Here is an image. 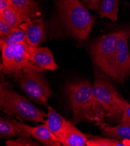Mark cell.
I'll list each match as a JSON object with an SVG mask.
<instances>
[{"mask_svg": "<svg viewBox=\"0 0 130 146\" xmlns=\"http://www.w3.org/2000/svg\"><path fill=\"white\" fill-rule=\"evenodd\" d=\"M11 5L18 8H37L35 0H10Z\"/></svg>", "mask_w": 130, "mask_h": 146, "instance_id": "44dd1931", "label": "cell"}, {"mask_svg": "<svg viewBox=\"0 0 130 146\" xmlns=\"http://www.w3.org/2000/svg\"><path fill=\"white\" fill-rule=\"evenodd\" d=\"M10 0H0V12L11 6Z\"/></svg>", "mask_w": 130, "mask_h": 146, "instance_id": "d4e9b609", "label": "cell"}, {"mask_svg": "<svg viewBox=\"0 0 130 146\" xmlns=\"http://www.w3.org/2000/svg\"><path fill=\"white\" fill-rule=\"evenodd\" d=\"M101 1V0H82V3L88 9L97 11L99 9Z\"/></svg>", "mask_w": 130, "mask_h": 146, "instance_id": "603a6c76", "label": "cell"}, {"mask_svg": "<svg viewBox=\"0 0 130 146\" xmlns=\"http://www.w3.org/2000/svg\"><path fill=\"white\" fill-rule=\"evenodd\" d=\"M106 75L98 67L95 68L92 90L105 111V117L114 122H121L124 111L128 104L119 94Z\"/></svg>", "mask_w": 130, "mask_h": 146, "instance_id": "3957f363", "label": "cell"}, {"mask_svg": "<svg viewBox=\"0 0 130 146\" xmlns=\"http://www.w3.org/2000/svg\"><path fill=\"white\" fill-rule=\"evenodd\" d=\"M26 42V35L19 27H14L6 36L0 38L1 49L6 46Z\"/></svg>", "mask_w": 130, "mask_h": 146, "instance_id": "ac0fdd59", "label": "cell"}, {"mask_svg": "<svg viewBox=\"0 0 130 146\" xmlns=\"http://www.w3.org/2000/svg\"><path fill=\"white\" fill-rule=\"evenodd\" d=\"M63 21L70 34L79 40L86 39L95 18L79 0H55Z\"/></svg>", "mask_w": 130, "mask_h": 146, "instance_id": "7a4b0ae2", "label": "cell"}, {"mask_svg": "<svg viewBox=\"0 0 130 146\" xmlns=\"http://www.w3.org/2000/svg\"><path fill=\"white\" fill-rule=\"evenodd\" d=\"M119 0H102L99 13L102 18H107L113 22L117 20Z\"/></svg>", "mask_w": 130, "mask_h": 146, "instance_id": "e0dca14e", "label": "cell"}, {"mask_svg": "<svg viewBox=\"0 0 130 146\" xmlns=\"http://www.w3.org/2000/svg\"><path fill=\"white\" fill-rule=\"evenodd\" d=\"M26 42L4 46L1 48L3 70L5 74L17 76L29 61Z\"/></svg>", "mask_w": 130, "mask_h": 146, "instance_id": "52a82bcc", "label": "cell"}, {"mask_svg": "<svg viewBox=\"0 0 130 146\" xmlns=\"http://www.w3.org/2000/svg\"><path fill=\"white\" fill-rule=\"evenodd\" d=\"M32 127L22 122L12 119L1 117L0 118V136L8 137L18 136L30 137Z\"/></svg>", "mask_w": 130, "mask_h": 146, "instance_id": "8fae6325", "label": "cell"}, {"mask_svg": "<svg viewBox=\"0 0 130 146\" xmlns=\"http://www.w3.org/2000/svg\"><path fill=\"white\" fill-rule=\"evenodd\" d=\"M119 32H111L99 38L91 47L94 64L107 75L113 77V65Z\"/></svg>", "mask_w": 130, "mask_h": 146, "instance_id": "8992f818", "label": "cell"}, {"mask_svg": "<svg viewBox=\"0 0 130 146\" xmlns=\"http://www.w3.org/2000/svg\"><path fill=\"white\" fill-rule=\"evenodd\" d=\"M130 74V54L124 31L119 32L118 45L113 65V78L124 82Z\"/></svg>", "mask_w": 130, "mask_h": 146, "instance_id": "ba28073f", "label": "cell"}, {"mask_svg": "<svg viewBox=\"0 0 130 146\" xmlns=\"http://www.w3.org/2000/svg\"><path fill=\"white\" fill-rule=\"evenodd\" d=\"M31 134L35 139L45 145L60 146L61 145L59 139L46 123L32 127Z\"/></svg>", "mask_w": 130, "mask_h": 146, "instance_id": "5bb4252c", "label": "cell"}, {"mask_svg": "<svg viewBox=\"0 0 130 146\" xmlns=\"http://www.w3.org/2000/svg\"><path fill=\"white\" fill-rule=\"evenodd\" d=\"M0 107L9 115L35 122H46L45 112L39 109L26 97L17 93L5 84L0 85Z\"/></svg>", "mask_w": 130, "mask_h": 146, "instance_id": "5b68a950", "label": "cell"}, {"mask_svg": "<svg viewBox=\"0 0 130 146\" xmlns=\"http://www.w3.org/2000/svg\"><path fill=\"white\" fill-rule=\"evenodd\" d=\"M88 146H126L121 140L115 138L91 137L86 142Z\"/></svg>", "mask_w": 130, "mask_h": 146, "instance_id": "d6986e66", "label": "cell"}, {"mask_svg": "<svg viewBox=\"0 0 130 146\" xmlns=\"http://www.w3.org/2000/svg\"><path fill=\"white\" fill-rule=\"evenodd\" d=\"M13 27L9 25L2 17H0V38L7 35Z\"/></svg>", "mask_w": 130, "mask_h": 146, "instance_id": "7402d4cb", "label": "cell"}, {"mask_svg": "<svg viewBox=\"0 0 130 146\" xmlns=\"http://www.w3.org/2000/svg\"><path fill=\"white\" fill-rule=\"evenodd\" d=\"M39 16L37 8H18L11 5L0 12L2 17L13 28Z\"/></svg>", "mask_w": 130, "mask_h": 146, "instance_id": "9c48e42d", "label": "cell"}, {"mask_svg": "<svg viewBox=\"0 0 130 146\" xmlns=\"http://www.w3.org/2000/svg\"><path fill=\"white\" fill-rule=\"evenodd\" d=\"M47 118L45 123L51 132L59 137L67 126L69 121H67L50 106L48 107Z\"/></svg>", "mask_w": 130, "mask_h": 146, "instance_id": "9a60e30c", "label": "cell"}, {"mask_svg": "<svg viewBox=\"0 0 130 146\" xmlns=\"http://www.w3.org/2000/svg\"><path fill=\"white\" fill-rule=\"evenodd\" d=\"M19 27L25 33L26 42L30 46L38 47L45 38V23L41 19L24 22L19 26Z\"/></svg>", "mask_w": 130, "mask_h": 146, "instance_id": "7c38bea8", "label": "cell"}, {"mask_svg": "<svg viewBox=\"0 0 130 146\" xmlns=\"http://www.w3.org/2000/svg\"><path fill=\"white\" fill-rule=\"evenodd\" d=\"M29 137H19V139L14 140H8L6 142L7 146H39L37 143L29 139Z\"/></svg>", "mask_w": 130, "mask_h": 146, "instance_id": "ffe728a7", "label": "cell"}, {"mask_svg": "<svg viewBox=\"0 0 130 146\" xmlns=\"http://www.w3.org/2000/svg\"><path fill=\"white\" fill-rule=\"evenodd\" d=\"M58 139L64 146H85L88 140L87 136L70 122Z\"/></svg>", "mask_w": 130, "mask_h": 146, "instance_id": "4fadbf2b", "label": "cell"}, {"mask_svg": "<svg viewBox=\"0 0 130 146\" xmlns=\"http://www.w3.org/2000/svg\"><path fill=\"white\" fill-rule=\"evenodd\" d=\"M45 70L29 61L15 78L29 97L39 104L46 105L53 92L45 77Z\"/></svg>", "mask_w": 130, "mask_h": 146, "instance_id": "277c9868", "label": "cell"}, {"mask_svg": "<svg viewBox=\"0 0 130 146\" xmlns=\"http://www.w3.org/2000/svg\"><path fill=\"white\" fill-rule=\"evenodd\" d=\"M120 123L127 126H130V104H129L124 111Z\"/></svg>", "mask_w": 130, "mask_h": 146, "instance_id": "cb8c5ba5", "label": "cell"}, {"mask_svg": "<svg viewBox=\"0 0 130 146\" xmlns=\"http://www.w3.org/2000/svg\"><path fill=\"white\" fill-rule=\"evenodd\" d=\"M29 59L44 70H54L58 68L51 51L47 47H38L26 44Z\"/></svg>", "mask_w": 130, "mask_h": 146, "instance_id": "30bf717a", "label": "cell"}, {"mask_svg": "<svg viewBox=\"0 0 130 146\" xmlns=\"http://www.w3.org/2000/svg\"><path fill=\"white\" fill-rule=\"evenodd\" d=\"M65 90L73 111L74 124L87 119L102 129L106 125L105 111L95 96L89 81L79 80L68 83Z\"/></svg>", "mask_w": 130, "mask_h": 146, "instance_id": "6da1fadb", "label": "cell"}, {"mask_svg": "<svg viewBox=\"0 0 130 146\" xmlns=\"http://www.w3.org/2000/svg\"><path fill=\"white\" fill-rule=\"evenodd\" d=\"M102 129L103 135L107 137L117 139L123 142L126 146L130 145V126L121 123L116 126L106 125Z\"/></svg>", "mask_w": 130, "mask_h": 146, "instance_id": "2e32d148", "label": "cell"}]
</instances>
